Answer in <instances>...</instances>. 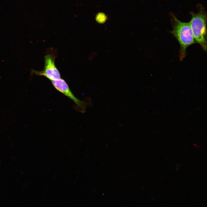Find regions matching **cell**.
<instances>
[{
  "label": "cell",
  "instance_id": "1",
  "mask_svg": "<svg viewBox=\"0 0 207 207\" xmlns=\"http://www.w3.org/2000/svg\"><path fill=\"white\" fill-rule=\"evenodd\" d=\"M173 19V28L171 32L180 45V58L182 60L187 47L194 43L195 41L189 22H181L175 16Z\"/></svg>",
  "mask_w": 207,
  "mask_h": 207
},
{
  "label": "cell",
  "instance_id": "2",
  "mask_svg": "<svg viewBox=\"0 0 207 207\" xmlns=\"http://www.w3.org/2000/svg\"><path fill=\"white\" fill-rule=\"evenodd\" d=\"M206 16L202 9L196 14L193 13L189 22L195 41L206 50Z\"/></svg>",
  "mask_w": 207,
  "mask_h": 207
},
{
  "label": "cell",
  "instance_id": "4",
  "mask_svg": "<svg viewBox=\"0 0 207 207\" xmlns=\"http://www.w3.org/2000/svg\"><path fill=\"white\" fill-rule=\"evenodd\" d=\"M54 56L52 54H48L44 57L45 66L44 70L42 71H33L37 75L43 76L51 80L61 78L59 71L55 66Z\"/></svg>",
  "mask_w": 207,
  "mask_h": 207
},
{
  "label": "cell",
  "instance_id": "3",
  "mask_svg": "<svg viewBox=\"0 0 207 207\" xmlns=\"http://www.w3.org/2000/svg\"><path fill=\"white\" fill-rule=\"evenodd\" d=\"M51 81L52 85L57 90L73 101L76 106L80 109V112H85L87 103L80 100L74 95L64 80L61 78L58 79Z\"/></svg>",
  "mask_w": 207,
  "mask_h": 207
}]
</instances>
